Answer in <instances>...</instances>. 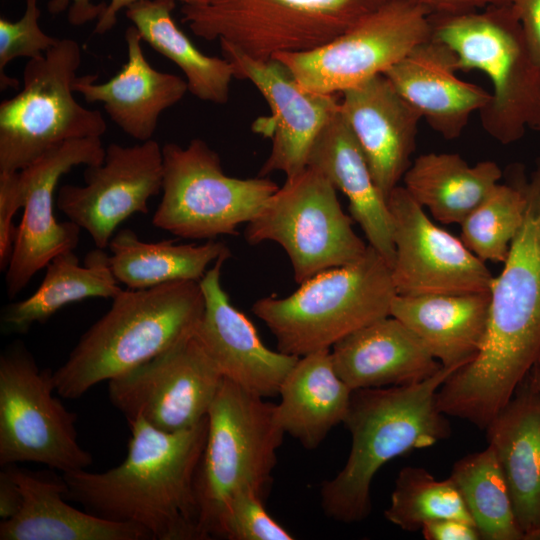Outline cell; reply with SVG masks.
<instances>
[{"instance_id":"obj_3","label":"cell","mask_w":540,"mask_h":540,"mask_svg":"<svg viewBox=\"0 0 540 540\" xmlns=\"http://www.w3.org/2000/svg\"><path fill=\"white\" fill-rule=\"evenodd\" d=\"M454 372L442 367L412 385L352 390L343 424L351 435L344 467L320 489L326 516L341 523L363 521L371 512V483L390 460L435 445L451 434L437 393Z\"/></svg>"},{"instance_id":"obj_25","label":"cell","mask_w":540,"mask_h":540,"mask_svg":"<svg viewBox=\"0 0 540 540\" xmlns=\"http://www.w3.org/2000/svg\"><path fill=\"white\" fill-rule=\"evenodd\" d=\"M307 166L321 172L347 198L352 219L392 267L395 258L392 218L366 157L339 110L316 138Z\"/></svg>"},{"instance_id":"obj_10","label":"cell","mask_w":540,"mask_h":540,"mask_svg":"<svg viewBox=\"0 0 540 540\" xmlns=\"http://www.w3.org/2000/svg\"><path fill=\"white\" fill-rule=\"evenodd\" d=\"M161 201L154 226L186 239L236 235L262 210L279 186L266 177L240 179L225 174L219 155L202 139L182 147H162Z\"/></svg>"},{"instance_id":"obj_46","label":"cell","mask_w":540,"mask_h":540,"mask_svg":"<svg viewBox=\"0 0 540 540\" xmlns=\"http://www.w3.org/2000/svg\"><path fill=\"white\" fill-rule=\"evenodd\" d=\"M524 540H540V527L526 534Z\"/></svg>"},{"instance_id":"obj_40","label":"cell","mask_w":540,"mask_h":540,"mask_svg":"<svg viewBox=\"0 0 540 540\" xmlns=\"http://www.w3.org/2000/svg\"><path fill=\"white\" fill-rule=\"evenodd\" d=\"M532 55L540 66V0H510Z\"/></svg>"},{"instance_id":"obj_2","label":"cell","mask_w":540,"mask_h":540,"mask_svg":"<svg viewBox=\"0 0 540 540\" xmlns=\"http://www.w3.org/2000/svg\"><path fill=\"white\" fill-rule=\"evenodd\" d=\"M125 459L103 472H66V498L87 511L144 529L151 539L204 540L195 477L205 447L208 416L174 432L142 419L128 422Z\"/></svg>"},{"instance_id":"obj_30","label":"cell","mask_w":540,"mask_h":540,"mask_svg":"<svg viewBox=\"0 0 540 540\" xmlns=\"http://www.w3.org/2000/svg\"><path fill=\"white\" fill-rule=\"evenodd\" d=\"M121 291L103 249L89 252L83 266L74 250H68L47 264L44 279L34 293L4 307L1 321L9 331L25 333L68 304L88 298L113 299Z\"/></svg>"},{"instance_id":"obj_19","label":"cell","mask_w":540,"mask_h":540,"mask_svg":"<svg viewBox=\"0 0 540 540\" xmlns=\"http://www.w3.org/2000/svg\"><path fill=\"white\" fill-rule=\"evenodd\" d=\"M222 256L199 281L204 310L193 334L224 378L264 398L279 389L299 357L267 348L251 321L238 310L221 283Z\"/></svg>"},{"instance_id":"obj_41","label":"cell","mask_w":540,"mask_h":540,"mask_svg":"<svg viewBox=\"0 0 540 540\" xmlns=\"http://www.w3.org/2000/svg\"><path fill=\"white\" fill-rule=\"evenodd\" d=\"M421 532L426 540H479L473 523L456 518H444L425 524Z\"/></svg>"},{"instance_id":"obj_38","label":"cell","mask_w":540,"mask_h":540,"mask_svg":"<svg viewBox=\"0 0 540 540\" xmlns=\"http://www.w3.org/2000/svg\"><path fill=\"white\" fill-rule=\"evenodd\" d=\"M23 208L19 172H0V269L6 271L16 238L13 218Z\"/></svg>"},{"instance_id":"obj_39","label":"cell","mask_w":540,"mask_h":540,"mask_svg":"<svg viewBox=\"0 0 540 540\" xmlns=\"http://www.w3.org/2000/svg\"><path fill=\"white\" fill-rule=\"evenodd\" d=\"M71 0H65L66 8ZM139 0H72L68 10V19L74 25H82L97 18L95 34H104L116 24L117 15L123 9ZM182 4L194 0H177Z\"/></svg>"},{"instance_id":"obj_22","label":"cell","mask_w":540,"mask_h":540,"mask_svg":"<svg viewBox=\"0 0 540 540\" xmlns=\"http://www.w3.org/2000/svg\"><path fill=\"white\" fill-rule=\"evenodd\" d=\"M339 377L351 390L405 386L442 369L420 339L389 315L349 334L331 349Z\"/></svg>"},{"instance_id":"obj_5","label":"cell","mask_w":540,"mask_h":540,"mask_svg":"<svg viewBox=\"0 0 540 540\" xmlns=\"http://www.w3.org/2000/svg\"><path fill=\"white\" fill-rule=\"evenodd\" d=\"M396 295L391 267L368 245L357 261L315 275L284 298H261L252 311L280 352L302 357L389 316Z\"/></svg>"},{"instance_id":"obj_6","label":"cell","mask_w":540,"mask_h":540,"mask_svg":"<svg viewBox=\"0 0 540 540\" xmlns=\"http://www.w3.org/2000/svg\"><path fill=\"white\" fill-rule=\"evenodd\" d=\"M432 37L448 45L460 70L483 72L491 99L480 112L484 130L507 145L527 129L540 131V66L510 3L456 15L430 16Z\"/></svg>"},{"instance_id":"obj_31","label":"cell","mask_w":540,"mask_h":540,"mask_svg":"<svg viewBox=\"0 0 540 540\" xmlns=\"http://www.w3.org/2000/svg\"><path fill=\"white\" fill-rule=\"evenodd\" d=\"M108 248L109 267L119 282L131 290L153 288L176 281H200L208 266L230 256L220 241L176 244L174 240L144 242L128 228L117 231Z\"/></svg>"},{"instance_id":"obj_44","label":"cell","mask_w":540,"mask_h":540,"mask_svg":"<svg viewBox=\"0 0 540 540\" xmlns=\"http://www.w3.org/2000/svg\"><path fill=\"white\" fill-rule=\"evenodd\" d=\"M527 379L531 386L540 394V360L531 368Z\"/></svg>"},{"instance_id":"obj_12","label":"cell","mask_w":540,"mask_h":540,"mask_svg":"<svg viewBox=\"0 0 540 540\" xmlns=\"http://www.w3.org/2000/svg\"><path fill=\"white\" fill-rule=\"evenodd\" d=\"M52 371L40 370L22 345L0 357V465L33 462L66 473L88 468L92 455L78 442L77 416L59 399Z\"/></svg>"},{"instance_id":"obj_24","label":"cell","mask_w":540,"mask_h":540,"mask_svg":"<svg viewBox=\"0 0 540 540\" xmlns=\"http://www.w3.org/2000/svg\"><path fill=\"white\" fill-rule=\"evenodd\" d=\"M21 496L19 510L0 522V540H146L141 527L81 511L66 502L63 477L5 467Z\"/></svg>"},{"instance_id":"obj_35","label":"cell","mask_w":540,"mask_h":540,"mask_svg":"<svg viewBox=\"0 0 540 540\" xmlns=\"http://www.w3.org/2000/svg\"><path fill=\"white\" fill-rule=\"evenodd\" d=\"M523 179L498 183L461 222V240L486 263H503L525 216Z\"/></svg>"},{"instance_id":"obj_13","label":"cell","mask_w":540,"mask_h":540,"mask_svg":"<svg viewBox=\"0 0 540 540\" xmlns=\"http://www.w3.org/2000/svg\"><path fill=\"white\" fill-rule=\"evenodd\" d=\"M431 37L430 15L424 8L411 0H388L329 43L273 58L304 89L339 94L384 74Z\"/></svg>"},{"instance_id":"obj_42","label":"cell","mask_w":540,"mask_h":540,"mask_svg":"<svg viewBox=\"0 0 540 540\" xmlns=\"http://www.w3.org/2000/svg\"><path fill=\"white\" fill-rule=\"evenodd\" d=\"M430 16L456 15L483 9L491 5L510 3V0H411Z\"/></svg>"},{"instance_id":"obj_33","label":"cell","mask_w":540,"mask_h":540,"mask_svg":"<svg viewBox=\"0 0 540 540\" xmlns=\"http://www.w3.org/2000/svg\"><path fill=\"white\" fill-rule=\"evenodd\" d=\"M484 540H523L504 474L492 447L457 460L449 476Z\"/></svg>"},{"instance_id":"obj_26","label":"cell","mask_w":540,"mask_h":540,"mask_svg":"<svg viewBox=\"0 0 540 540\" xmlns=\"http://www.w3.org/2000/svg\"><path fill=\"white\" fill-rule=\"evenodd\" d=\"M485 430L525 536L540 527V394L527 377Z\"/></svg>"},{"instance_id":"obj_1","label":"cell","mask_w":540,"mask_h":540,"mask_svg":"<svg viewBox=\"0 0 540 540\" xmlns=\"http://www.w3.org/2000/svg\"><path fill=\"white\" fill-rule=\"evenodd\" d=\"M523 187L524 220L490 286L482 348L437 393L443 413L483 430L540 360V158Z\"/></svg>"},{"instance_id":"obj_17","label":"cell","mask_w":540,"mask_h":540,"mask_svg":"<svg viewBox=\"0 0 540 540\" xmlns=\"http://www.w3.org/2000/svg\"><path fill=\"white\" fill-rule=\"evenodd\" d=\"M85 185L59 188L56 204L68 220L104 249L119 225L135 213L146 214L148 201L162 190V147L153 139L105 148L102 163L87 166Z\"/></svg>"},{"instance_id":"obj_16","label":"cell","mask_w":540,"mask_h":540,"mask_svg":"<svg viewBox=\"0 0 540 540\" xmlns=\"http://www.w3.org/2000/svg\"><path fill=\"white\" fill-rule=\"evenodd\" d=\"M101 137L83 138L60 144L19 170L23 216L17 226L6 286L14 298L32 277L57 255L74 250L81 228L74 222H58L53 212L54 192L60 178L73 167L103 162Z\"/></svg>"},{"instance_id":"obj_27","label":"cell","mask_w":540,"mask_h":540,"mask_svg":"<svg viewBox=\"0 0 540 540\" xmlns=\"http://www.w3.org/2000/svg\"><path fill=\"white\" fill-rule=\"evenodd\" d=\"M489 306V292L396 295L390 315L405 324L443 367L457 371L482 348Z\"/></svg>"},{"instance_id":"obj_14","label":"cell","mask_w":540,"mask_h":540,"mask_svg":"<svg viewBox=\"0 0 540 540\" xmlns=\"http://www.w3.org/2000/svg\"><path fill=\"white\" fill-rule=\"evenodd\" d=\"M223 378L192 336L108 381V396L128 422L142 419L174 432L208 416Z\"/></svg>"},{"instance_id":"obj_32","label":"cell","mask_w":540,"mask_h":540,"mask_svg":"<svg viewBox=\"0 0 540 540\" xmlns=\"http://www.w3.org/2000/svg\"><path fill=\"white\" fill-rule=\"evenodd\" d=\"M175 1L139 0L126 8V16L143 41L182 70L192 95L215 104L227 103L235 78L232 64L195 47L173 19Z\"/></svg>"},{"instance_id":"obj_45","label":"cell","mask_w":540,"mask_h":540,"mask_svg":"<svg viewBox=\"0 0 540 540\" xmlns=\"http://www.w3.org/2000/svg\"><path fill=\"white\" fill-rule=\"evenodd\" d=\"M50 13L56 14L66 9L65 0H50L48 4Z\"/></svg>"},{"instance_id":"obj_4","label":"cell","mask_w":540,"mask_h":540,"mask_svg":"<svg viewBox=\"0 0 540 540\" xmlns=\"http://www.w3.org/2000/svg\"><path fill=\"white\" fill-rule=\"evenodd\" d=\"M204 310L199 281L123 290L52 372L56 393L78 399L193 336Z\"/></svg>"},{"instance_id":"obj_8","label":"cell","mask_w":540,"mask_h":540,"mask_svg":"<svg viewBox=\"0 0 540 540\" xmlns=\"http://www.w3.org/2000/svg\"><path fill=\"white\" fill-rule=\"evenodd\" d=\"M388 0H194L182 22L258 60L303 52L342 35Z\"/></svg>"},{"instance_id":"obj_37","label":"cell","mask_w":540,"mask_h":540,"mask_svg":"<svg viewBox=\"0 0 540 540\" xmlns=\"http://www.w3.org/2000/svg\"><path fill=\"white\" fill-rule=\"evenodd\" d=\"M41 11L38 0H26L25 11L17 21L0 18V87L18 88L16 79L5 73V68L18 57L34 59L44 55L59 42V38L46 34L40 27Z\"/></svg>"},{"instance_id":"obj_28","label":"cell","mask_w":540,"mask_h":540,"mask_svg":"<svg viewBox=\"0 0 540 540\" xmlns=\"http://www.w3.org/2000/svg\"><path fill=\"white\" fill-rule=\"evenodd\" d=\"M352 390L337 374L330 350L299 357L279 389L276 418L304 448H317L346 417Z\"/></svg>"},{"instance_id":"obj_29","label":"cell","mask_w":540,"mask_h":540,"mask_svg":"<svg viewBox=\"0 0 540 540\" xmlns=\"http://www.w3.org/2000/svg\"><path fill=\"white\" fill-rule=\"evenodd\" d=\"M494 161L469 165L455 153H426L412 161L403 176L405 189L437 221L461 222L502 178Z\"/></svg>"},{"instance_id":"obj_36","label":"cell","mask_w":540,"mask_h":540,"mask_svg":"<svg viewBox=\"0 0 540 540\" xmlns=\"http://www.w3.org/2000/svg\"><path fill=\"white\" fill-rule=\"evenodd\" d=\"M228 540H292L294 536L264 507V499L251 489H240L226 501L213 538Z\"/></svg>"},{"instance_id":"obj_23","label":"cell","mask_w":540,"mask_h":540,"mask_svg":"<svg viewBox=\"0 0 540 540\" xmlns=\"http://www.w3.org/2000/svg\"><path fill=\"white\" fill-rule=\"evenodd\" d=\"M127 61L103 83L98 76H78L74 91L86 102H102L110 119L127 135L144 142L152 139L161 113L178 103L188 91L186 80L154 69L145 58L142 38L135 26L125 31Z\"/></svg>"},{"instance_id":"obj_7","label":"cell","mask_w":540,"mask_h":540,"mask_svg":"<svg viewBox=\"0 0 540 540\" xmlns=\"http://www.w3.org/2000/svg\"><path fill=\"white\" fill-rule=\"evenodd\" d=\"M284 434L276 404L223 378L208 412L207 438L195 477L204 540L213 538L220 513L236 491L251 489L265 500Z\"/></svg>"},{"instance_id":"obj_15","label":"cell","mask_w":540,"mask_h":540,"mask_svg":"<svg viewBox=\"0 0 540 540\" xmlns=\"http://www.w3.org/2000/svg\"><path fill=\"white\" fill-rule=\"evenodd\" d=\"M395 258L391 267L397 295L489 292L493 275L461 239L432 222L404 186L387 199Z\"/></svg>"},{"instance_id":"obj_43","label":"cell","mask_w":540,"mask_h":540,"mask_svg":"<svg viewBox=\"0 0 540 540\" xmlns=\"http://www.w3.org/2000/svg\"><path fill=\"white\" fill-rule=\"evenodd\" d=\"M21 493L6 468L0 473V517L6 520L20 508Z\"/></svg>"},{"instance_id":"obj_34","label":"cell","mask_w":540,"mask_h":540,"mask_svg":"<svg viewBox=\"0 0 540 540\" xmlns=\"http://www.w3.org/2000/svg\"><path fill=\"white\" fill-rule=\"evenodd\" d=\"M384 515L390 523L405 531H418L425 524L444 518L474 524L450 477L438 480L426 469L414 466L399 471Z\"/></svg>"},{"instance_id":"obj_9","label":"cell","mask_w":540,"mask_h":540,"mask_svg":"<svg viewBox=\"0 0 540 540\" xmlns=\"http://www.w3.org/2000/svg\"><path fill=\"white\" fill-rule=\"evenodd\" d=\"M80 64V46L68 38L28 60L22 90L0 104V172L19 171L67 141L105 133L101 112L74 97Z\"/></svg>"},{"instance_id":"obj_21","label":"cell","mask_w":540,"mask_h":540,"mask_svg":"<svg viewBox=\"0 0 540 540\" xmlns=\"http://www.w3.org/2000/svg\"><path fill=\"white\" fill-rule=\"evenodd\" d=\"M458 70L454 51L431 37L384 75L434 131L453 140L462 134L470 116L491 99L482 87L460 79Z\"/></svg>"},{"instance_id":"obj_20","label":"cell","mask_w":540,"mask_h":540,"mask_svg":"<svg viewBox=\"0 0 540 540\" xmlns=\"http://www.w3.org/2000/svg\"><path fill=\"white\" fill-rule=\"evenodd\" d=\"M340 111L369 164L374 182L387 200L410 167L419 113L384 74L341 93Z\"/></svg>"},{"instance_id":"obj_11","label":"cell","mask_w":540,"mask_h":540,"mask_svg":"<svg viewBox=\"0 0 540 540\" xmlns=\"http://www.w3.org/2000/svg\"><path fill=\"white\" fill-rule=\"evenodd\" d=\"M336 188L318 170L307 166L268 199L247 223L250 245L278 243L287 253L296 283L302 284L331 268L357 261L368 244L355 233Z\"/></svg>"},{"instance_id":"obj_18","label":"cell","mask_w":540,"mask_h":540,"mask_svg":"<svg viewBox=\"0 0 540 540\" xmlns=\"http://www.w3.org/2000/svg\"><path fill=\"white\" fill-rule=\"evenodd\" d=\"M223 57L233 66L235 78L250 81L271 110L268 124L256 131L270 136L272 146L259 176L275 171L291 178L307 167L311 148L325 125L340 110L338 94L304 89L277 59H254L231 45L220 43Z\"/></svg>"}]
</instances>
